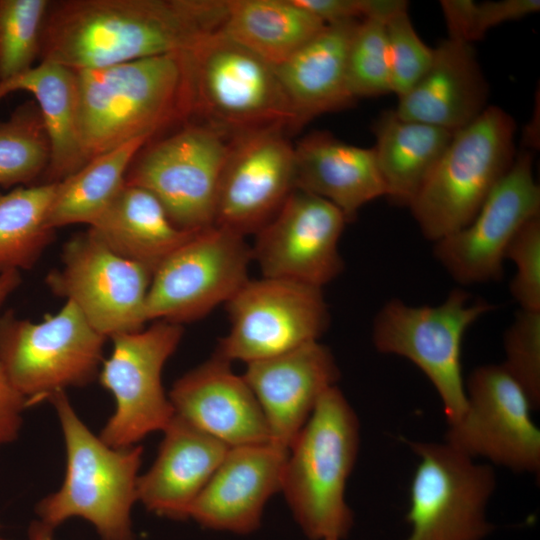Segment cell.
I'll list each match as a JSON object with an SVG mask.
<instances>
[{"label": "cell", "mask_w": 540, "mask_h": 540, "mask_svg": "<svg viewBox=\"0 0 540 540\" xmlns=\"http://www.w3.org/2000/svg\"><path fill=\"white\" fill-rule=\"evenodd\" d=\"M56 186H19L0 195V273L33 268L53 241L47 213Z\"/></svg>", "instance_id": "cell-31"}, {"label": "cell", "mask_w": 540, "mask_h": 540, "mask_svg": "<svg viewBox=\"0 0 540 540\" xmlns=\"http://www.w3.org/2000/svg\"><path fill=\"white\" fill-rule=\"evenodd\" d=\"M150 138H138L101 154L57 183L47 224L57 229L92 224L124 185L133 159Z\"/></svg>", "instance_id": "cell-30"}, {"label": "cell", "mask_w": 540, "mask_h": 540, "mask_svg": "<svg viewBox=\"0 0 540 540\" xmlns=\"http://www.w3.org/2000/svg\"><path fill=\"white\" fill-rule=\"evenodd\" d=\"M347 222L327 200L294 189L256 233L252 259L263 277L322 288L343 271L338 244Z\"/></svg>", "instance_id": "cell-17"}, {"label": "cell", "mask_w": 540, "mask_h": 540, "mask_svg": "<svg viewBox=\"0 0 540 540\" xmlns=\"http://www.w3.org/2000/svg\"><path fill=\"white\" fill-rule=\"evenodd\" d=\"M49 401L61 426L66 469L61 487L37 503L38 520L55 529L80 517L94 526L101 540H135L131 511L143 448L107 445L80 419L66 392Z\"/></svg>", "instance_id": "cell-4"}, {"label": "cell", "mask_w": 540, "mask_h": 540, "mask_svg": "<svg viewBox=\"0 0 540 540\" xmlns=\"http://www.w3.org/2000/svg\"><path fill=\"white\" fill-rule=\"evenodd\" d=\"M88 231L117 255L153 274L197 230L176 227L151 192L124 184Z\"/></svg>", "instance_id": "cell-26"}, {"label": "cell", "mask_w": 540, "mask_h": 540, "mask_svg": "<svg viewBox=\"0 0 540 540\" xmlns=\"http://www.w3.org/2000/svg\"><path fill=\"white\" fill-rule=\"evenodd\" d=\"M294 189V146L284 128L235 135L219 181L213 225L244 237L256 234Z\"/></svg>", "instance_id": "cell-18"}, {"label": "cell", "mask_w": 540, "mask_h": 540, "mask_svg": "<svg viewBox=\"0 0 540 540\" xmlns=\"http://www.w3.org/2000/svg\"><path fill=\"white\" fill-rule=\"evenodd\" d=\"M152 272L106 247L88 230L64 243L61 267L45 277L50 291L72 302L101 335L144 328Z\"/></svg>", "instance_id": "cell-15"}, {"label": "cell", "mask_w": 540, "mask_h": 540, "mask_svg": "<svg viewBox=\"0 0 540 540\" xmlns=\"http://www.w3.org/2000/svg\"><path fill=\"white\" fill-rule=\"evenodd\" d=\"M287 453L270 442L229 447L188 518L207 529L254 532L266 503L280 492Z\"/></svg>", "instance_id": "cell-20"}, {"label": "cell", "mask_w": 540, "mask_h": 540, "mask_svg": "<svg viewBox=\"0 0 540 540\" xmlns=\"http://www.w3.org/2000/svg\"><path fill=\"white\" fill-rule=\"evenodd\" d=\"M168 397L175 416L229 447L270 442L251 388L216 353L177 379Z\"/></svg>", "instance_id": "cell-21"}, {"label": "cell", "mask_w": 540, "mask_h": 540, "mask_svg": "<svg viewBox=\"0 0 540 540\" xmlns=\"http://www.w3.org/2000/svg\"><path fill=\"white\" fill-rule=\"evenodd\" d=\"M359 20L325 25L275 67L292 111V130L314 117L349 106L355 100L348 88L347 56Z\"/></svg>", "instance_id": "cell-24"}, {"label": "cell", "mask_w": 540, "mask_h": 540, "mask_svg": "<svg viewBox=\"0 0 540 540\" xmlns=\"http://www.w3.org/2000/svg\"><path fill=\"white\" fill-rule=\"evenodd\" d=\"M325 24L294 0H228L221 32L276 67Z\"/></svg>", "instance_id": "cell-29"}, {"label": "cell", "mask_w": 540, "mask_h": 540, "mask_svg": "<svg viewBox=\"0 0 540 540\" xmlns=\"http://www.w3.org/2000/svg\"><path fill=\"white\" fill-rule=\"evenodd\" d=\"M228 0L50 1L39 62L95 69L192 49L221 30Z\"/></svg>", "instance_id": "cell-1"}, {"label": "cell", "mask_w": 540, "mask_h": 540, "mask_svg": "<svg viewBox=\"0 0 540 540\" xmlns=\"http://www.w3.org/2000/svg\"><path fill=\"white\" fill-rule=\"evenodd\" d=\"M493 309L462 288L453 289L436 306H411L392 299L374 318L372 341L378 352L404 357L427 376L442 401L449 425L466 409L461 369L464 335Z\"/></svg>", "instance_id": "cell-8"}, {"label": "cell", "mask_w": 540, "mask_h": 540, "mask_svg": "<svg viewBox=\"0 0 540 540\" xmlns=\"http://www.w3.org/2000/svg\"><path fill=\"white\" fill-rule=\"evenodd\" d=\"M295 189L321 197L351 221L370 201L386 196L372 148L313 132L294 147Z\"/></svg>", "instance_id": "cell-25"}, {"label": "cell", "mask_w": 540, "mask_h": 540, "mask_svg": "<svg viewBox=\"0 0 540 540\" xmlns=\"http://www.w3.org/2000/svg\"><path fill=\"white\" fill-rule=\"evenodd\" d=\"M419 463L410 486L406 540H483L494 526L486 507L496 475L446 443L409 441Z\"/></svg>", "instance_id": "cell-10"}, {"label": "cell", "mask_w": 540, "mask_h": 540, "mask_svg": "<svg viewBox=\"0 0 540 540\" xmlns=\"http://www.w3.org/2000/svg\"><path fill=\"white\" fill-rule=\"evenodd\" d=\"M228 333L216 354L246 364L319 341L330 323L322 288L270 277L249 279L227 302Z\"/></svg>", "instance_id": "cell-13"}, {"label": "cell", "mask_w": 540, "mask_h": 540, "mask_svg": "<svg viewBox=\"0 0 540 540\" xmlns=\"http://www.w3.org/2000/svg\"><path fill=\"white\" fill-rule=\"evenodd\" d=\"M0 540H6V539H4V538H2V537L0 536Z\"/></svg>", "instance_id": "cell-42"}, {"label": "cell", "mask_w": 540, "mask_h": 540, "mask_svg": "<svg viewBox=\"0 0 540 540\" xmlns=\"http://www.w3.org/2000/svg\"><path fill=\"white\" fill-rule=\"evenodd\" d=\"M540 215V187L528 152L515 160L474 218L435 242L434 255L462 285L496 281L503 274L508 245L520 228Z\"/></svg>", "instance_id": "cell-16"}, {"label": "cell", "mask_w": 540, "mask_h": 540, "mask_svg": "<svg viewBox=\"0 0 540 540\" xmlns=\"http://www.w3.org/2000/svg\"><path fill=\"white\" fill-rule=\"evenodd\" d=\"M0 195H1V193H0Z\"/></svg>", "instance_id": "cell-44"}, {"label": "cell", "mask_w": 540, "mask_h": 540, "mask_svg": "<svg viewBox=\"0 0 540 540\" xmlns=\"http://www.w3.org/2000/svg\"><path fill=\"white\" fill-rule=\"evenodd\" d=\"M27 407L25 398L13 387L0 363V449L19 437Z\"/></svg>", "instance_id": "cell-39"}, {"label": "cell", "mask_w": 540, "mask_h": 540, "mask_svg": "<svg viewBox=\"0 0 540 540\" xmlns=\"http://www.w3.org/2000/svg\"><path fill=\"white\" fill-rule=\"evenodd\" d=\"M516 273L510 292L520 309L540 311V215L526 222L507 247Z\"/></svg>", "instance_id": "cell-38"}, {"label": "cell", "mask_w": 540, "mask_h": 540, "mask_svg": "<svg viewBox=\"0 0 540 540\" xmlns=\"http://www.w3.org/2000/svg\"><path fill=\"white\" fill-rule=\"evenodd\" d=\"M191 116L227 135L292 130L293 115L275 67L221 31L186 51Z\"/></svg>", "instance_id": "cell-6"}, {"label": "cell", "mask_w": 540, "mask_h": 540, "mask_svg": "<svg viewBox=\"0 0 540 540\" xmlns=\"http://www.w3.org/2000/svg\"><path fill=\"white\" fill-rule=\"evenodd\" d=\"M507 372L527 394L533 409L540 406V311L520 309L504 333Z\"/></svg>", "instance_id": "cell-37"}, {"label": "cell", "mask_w": 540, "mask_h": 540, "mask_svg": "<svg viewBox=\"0 0 540 540\" xmlns=\"http://www.w3.org/2000/svg\"><path fill=\"white\" fill-rule=\"evenodd\" d=\"M22 282L19 271H5L0 273V308L8 297L20 286Z\"/></svg>", "instance_id": "cell-40"}, {"label": "cell", "mask_w": 540, "mask_h": 540, "mask_svg": "<svg viewBox=\"0 0 540 540\" xmlns=\"http://www.w3.org/2000/svg\"><path fill=\"white\" fill-rule=\"evenodd\" d=\"M515 131L510 114L488 105L453 133L409 205L426 239L435 243L474 218L515 160Z\"/></svg>", "instance_id": "cell-5"}, {"label": "cell", "mask_w": 540, "mask_h": 540, "mask_svg": "<svg viewBox=\"0 0 540 540\" xmlns=\"http://www.w3.org/2000/svg\"><path fill=\"white\" fill-rule=\"evenodd\" d=\"M242 376L261 407L270 443L288 451L321 396L336 386L340 370L331 350L314 341L248 363Z\"/></svg>", "instance_id": "cell-19"}, {"label": "cell", "mask_w": 540, "mask_h": 540, "mask_svg": "<svg viewBox=\"0 0 540 540\" xmlns=\"http://www.w3.org/2000/svg\"><path fill=\"white\" fill-rule=\"evenodd\" d=\"M326 540H337V539H326Z\"/></svg>", "instance_id": "cell-43"}, {"label": "cell", "mask_w": 540, "mask_h": 540, "mask_svg": "<svg viewBox=\"0 0 540 540\" xmlns=\"http://www.w3.org/2000/svg\"><path fill=\"white\" fill-rule=\"evenodd\" d=\"M106 340L70 301L40 322L0 315V363L28 406L98 378Z\"/></svg>", "instance_id": "cell-7"}, {"label": "cell", "mask_w": 540, "mask_h": 540, "mask_svg": "<svg viewBox=\"0 0 540 540\" xmlns=\"http://www.w3.org/2000/svg\"><path fill=\"white\" fill-rule=\"evenodd\" d=\"M454 132L406 120L385 111L374 125L372 147L386 196L409 207L436 166Z\"/></svg>", "instance_id": "cell-28"}, {"label": "cell", "mask_w": 540, "mask_h": 540, "mask_svg": "<svg viewBox=\"0 0 540 540\" xmlns=\"http://www.w3.org/2000/svg\"><path fill=\"white\" fill-rule=\"evenodd\" d=\"M440 6L448 38L472 44L487 31L505 22L521 19L540 9L539 0H442Z\"/></svg>", "instance_id": "cell-35"}, {"label": "cell", "mask_w": 540, "mask_h": 540, "mask_svg": "<svg viewBox=\"0 0 540 540\" xmlns=\"http://www.w3.org/2000/svg\"><path fill=\"white\" fill-rule=\"evenodd\" d=\"M49 0H0V81L18 75L39 59Z\"/></svg>", "instance_id": "cell-33"}, {"label": "cell", "mask_w": 540, "mask_h": 540, "mask_svg": "<svg viewBox=\"0 0 540 540\" xmlns=\"http://www.w3.org/2000/svg\"><path fill=\"white\" fill-rule=\"evenodd\" d=\"M75 75L78 138L87 163L191 117L186 51Z\"/></svg>", "instance_id": "cell-2"}, {"label": "cell", "mask_w": 540, "mask_h": 540, "mask_svg": "<svg viewBox=\"0 0 540 540\" xmlns=\"http://www.w3.org/2000/svg\"><path fill=\"white\" fill-rule=\"evenodd\" d=\"M53 530L40 520H34L28 528V540H55Z\"/></svg>", "instance_id": "cell-41"}, {"label": "cell", "mask_w": 540, "mask_h": 540, "mask_svg": "<svg viewBox=\"0 0 540 540\" xmlns=\"http://www.w3.org/2000/svg\"><path fill=\"white\" fill-rule=\"evenodd\" d=\"M360 447L358 416L342 391L329 388L290 445L280 492L310 540L347 537L354 514L345 499Z\"/></svg>", "instance_id": "cell-3"}, {"label": "cell", "mask_w": 540, "mask_h": 540, "mask_svg": "<svg viewBox=\"0 0 540 540\" xmlns=\"http://www.w3.org/2000/svg\"><path fill=\"white\" fill-rule=\"evenodd\" d=\"M150 469L139 476L137 501L157 515L188 519V511L229 446L173 416Z\"/></svg>", "instance_id": "cell-22"}, {"label": "cell", "mask_w": 540, "mask_h": 540, "mask_svg": "<svg viewBox=\"0 0 540 540\" xmlns=\"http://www.w3.org/2000/svg\"><path fill=\"white\" fill-rule=\"evenodd\" d=\"M488 84L472 45L447 38L434 48L432 64L418 83L398 97L396 114L455 132L487 107Z\"/></svg>", "instance_id": "cell-23"}, {"label": "cell", "mask_w": 540, "mask_h": 540, "mask_svg": "<svg viewBox=\"0 0 540 540\" xmlns=\"http://www.w3.org/2000/svg\"><path fill=\"white\" fill-rule=\"evenodd\" d=\"M390 60L392 93L398 97L410 91L430 68L434 48L419 37L411 22L408 6L385 21Z\"/></svg>", "instance_id": "cell-36"}, {"label": "cell", "mask_w": 540, "mask_h": 540, "mask_svg": "<svg viewBox=\"0 0 540 540\" xmlns=\"http://www.w3.org/2000/svg\"><path fill=\"white\" fill-rule=\"evenodd\" d=\"M347 82L355 100L392 93L384 20L358 21L348 49Z\"/></svg>", "instance_id": "cell-34"}, {"label": "cell", "mask_w": 540, "mask_h": 540, "mask_svg": "<svg viewBox=\"0 0 540 540\" xmlns=\"http://www.w3.org/2000/svg\"><path fill=\"white\" fill-rule=\"evenodd\" d=\"M465 394L466 409L448 425L445 443L471 459L538 474L540 430L531 417L534 409L503 365L475 368L465 382Z\"/></svg>", "instance_id": "cell-14"}, {"label": "cell", "mask_w": 540, "mask_h": 540, "mask_svg": "<svg viewBox=\"0 0 540 540\" xmlns=\"http://www.w3.org/2000/svg\"><path fill=\"white\" fill-rule=\"evenodd\" d=\"M252 260L244 236L215 225L197 230L154 271L147 321L182 325L204 317L250 279Z\"/></svg>", "instance_id": "cell-11"}, {"label": "cell", "mask_w": 540, "mask_h": 540, "mask_svg": "<svg viewBox=\"0 0 540 540\" xmlns=\"http://www.w3.org/2000/svg\"><path fill=\"white\" fill-rule=\"evenodd\" d=\"M183 336L180 324L156 320L148 328L111 337L112 352L98 379L115 401L99 437L109 446L133 445L163 431L174 410L162 386V370Z\"/></svg>", "instance_id": "cell-12"}, {"label": "cell", "mask_w": 540, "mask_h": 540, "mask_svg": "<svg viewBox=\"0 0 540 540\" xmlns=\"http://www.w3.org/2000/svg\"><path fill=\"white\" fill-rule=\"evenodd\" d=\"M231 138L205 123H188L145 144L127 170L124 184L151 192L182 230L212 226Z\"/></svg>", "instance_id": "cell-9"}, {"label": "cell", "mask_w": 540, "mask_h": 540, "mask_svg": "<svg viewBox=\"0 0 540 540\" xmlns=\"http://www.w3.org/2000/svg\"><path fill=\"white\" fill-rule=\"evenodd\" d=\"M15 91L33 95L47 128L51 157L39 184L58 183L87 164L78 138L75 71L40 61L32 68L0 81V100Z\"/></svg>", "instance_id": "cell-27"}, {"label": "cell", "mask_w": 540, "mask_h": 540, "mask_svg": "<svg viewBox=\"0 0 540 540\" xmlns=\"http://www.w3.org/2000/svg\"><path fill=\"white\" fill-rule=\"evenodd\" d=\"M50 157L47 128L35 100L20 104L0 121V188L37 184Z\"/></svg>", "instance_id": "cell-32"}]
</instances>
